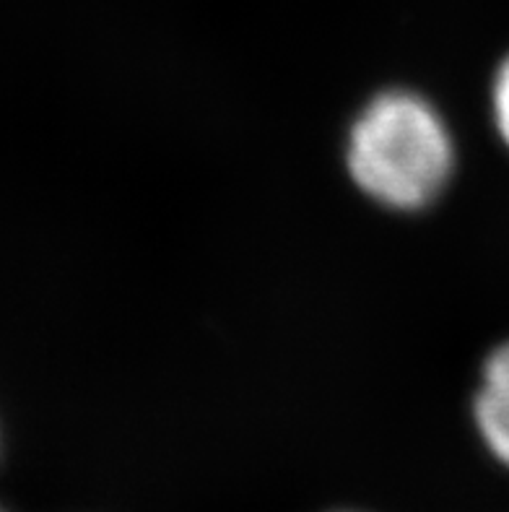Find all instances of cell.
Here are the masks:
<instances>
[{
  "instance_id": "1",
  "label": "cell",
  "mask_w": 509,
  "mask_h": 512,
  "mask_svg": "<svg viewBox=\"0 0 509 512\" xmlns=\"http://www.w3.org/2000/svg\"><path fill=\"white\" fill-rule=\"evenodd\" d=\"M346 167L374 203L421 211L450 185L455 138L429 99L406 89L382 91L348 130Z\"/></svg>"
},
{
  "instance_id": "2",
  "label": "cell",
  "mask_w": 509,
  "mask_h": 512,
  "mask_svg": "<svg viewBox=\"0 0 509 512\" xmlns=\"http://www.w3.org/2000/svg\"><path fill=\"white\" fill-rule=\"evenodd\" d=\"M473 411L486 448L509 466V341L486 359Z\"/></svg>"
},
{
  "instance_id": "3",
  "label": "cell",
  "mask_w": 509,
  "mask_h": 512,
  "mask_svg": "<svg viewBox=\"0 0 509 512\" xmlns=\"http://www.w3.org/2000/svg\"><path fill=\"white\" fill-rule=\"evenodd\" d=\"M491 115H494L497 133L509 149V55L499 63L491 81Z\"/></svg>"
}]
</instances>
